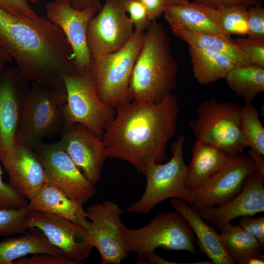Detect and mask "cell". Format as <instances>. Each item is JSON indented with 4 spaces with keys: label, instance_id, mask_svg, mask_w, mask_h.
Listing matches in <instances>:
<instances>
[{
    "label": "cell",
    "instance_id": "obj_47",
    "mask_svg": "<svg viewBox=\"0 0 264 264\" xmlns=\"http://www.w3.org/2000/svg\"><path fill=\"white\" fill-rule=\"evenodd\" d=\"M189 1H195V0H188Z\"/></svg>",
    "mask_w": 264,
    "mask_h": 264
},
{
    "label": "cell",
    "instance_id": "obj_44",
    "mask_svg": "<svg viewBox=\"0 0 264 264\" xmlns=\"http://www.w3.org/2000/svg\"><path fill=\"white\" fill-rule=\"evenodd\" d=\"M264 255L262 253L248 260L246 264H264Z\"/></svg>",
    "mask_w": 264,
    "mask_h": 264
},
{
    "label": "cell",
    "instance_id": "obj_30",
    "mask_svg": "<svg viewBox=\"0 0 264 264\" xmlns=\"http://www.w3.org/2000/svg\"><path fill=\"white\" fill-rule=\"evenodd\" d=\"M247 18L246 8L228 6L215 9L217 23L223 31L231 36L247 34Z\"/></svg>",
    "mask_w": 264,
    "mask_h": 264
},
{
    "label": "cell",
    "instance_id": "obj_1",
    "mask_svg": "<svg viewBox=\"0 0 264 264\" xmlns=\"http://www.w3.org/2000/svg\"><path fill=\"white\" fill-rule=\"evenodd\" d=\"M116 110L102 137L107 157L126 161L142 174L167 158L179 110L176 96L170 93L158 103L132 100Z\"/></svg>",
    "mask_w": 264,
    "mask_h": 264
},
{
    "label": "cell",
    "instance_id": "obj_22",
    "mask_svg": "<svg viewBox=\"0 0 264 264\" xmlns=\"http://www.w3.org/2000/svg\"><path fill=\"white\" fill-rule=\"evenodd\" d=\"M83 206L46 181L36 195L29 200L26 207L29 210L55 214L88 230L90 222Z\"/></svg>",
    "mask_w": 264,
    "mask_h": 264
},
{
    "label": "cell",
    "instance_id": "obj_25",
    "mask_svg": "<svg viewBox=\"0 0 264 264\" xmlns=\"http://www.w3.org/2000/svg\"><path fill=\"white\" fill-rule=\"evenodd\" d=\"M171 30L188 45L223 54L231 59L237 66L251 64L244 52L233 40L216 34L194 32L175 25Z\"/></svg>",
    "mask_w": 264,
    "mask_h": 264
},
{
    "label": "cell",
    "instance_id": "obj_32",
    "mask_svg": "<svg viewBox=\"0 0 264 264\" xmlns=\"http://www.w3.org/2000/svg\"><path fill=\"white\" fill-rule=\"evenodd\" d=\"M247 39L264 42V8L261 5L247 9Z\"/></svg>",
    "mask_w": 264,
    "mask_h": 264
},
{
    "label": "cell",
    "instance_id": "obj_11",
    "mask_svg": "<svg viewBox=\"0 0 264 264\" xmlns=\"http://www.w3.org/2000/svg\"><path fill=\"white\" fill-rule=\"evenodd\" d=\"M256 171L249 155L240 154L232 156L209 179L189 190L187 202L197 209L222 205L240 192L246 178Z\"/></svg>",
    "mask_w": 264,
    "mask_h": 264
},
{
    "label": "cell",
    "instance_id": "obj_34",
    "mask_svg": "<svg viewBox=\"0 0 264 264\" xmlns=\"http://www.w3.org/2000/svg\"><path fill=\"white\" fill-rule=\"evenodd\" d=\"M233 41L244 52L251 64L264 67V42L244 38Z\"/></svg>",
    "mask_w": 264,
    "mask_h": 264
},
{
    "label": "cell",
    "instance_id": "obj_23",
    "mask_svg": "<svg viewBox=\"0 0 264 264\" xmlns=\"http://www.w3.org/2000/svg\"><path fill=\"white\" fill-rule=\"evenodd\" d=\"M232 156L211 144L196 139L191 160L187 166V188L189 191L205 182L221 169Z\"/></svg>",
    "mask_w": 264,
    "mask_h": 264
},
{
    "label": "cell",
    "instance_id": "obj_13",
    "mask_svg": "<svg viewBox=\"0 0 264 264\" xmlns=\"http://www.w3.org/2000/svg\"><path fill=\"white\" fill-rule=\"evenodd\" d=\"M44 170L46 181L83 205L96 193L90 182L59 142L44 143L34 150Z\"/></svg>",
    "mask_w": 264,
    "mask_h": 264
},
{
    "label": "cell",
    "instance_id": "obj_3",
    "mask_svg": "<svg viewBox=\"0 0 264 264\" xmlns=\"http://www.w3.org/2000/svg\"><path fill=\"white\" fill-rule=\"evenodd\" d=\"M177 69L165 28L156 20L151 22L132 71L131 100L160 102L176 88Z\"/></svg>",
    "mask_w": 264,
    "mask_h": 264
},
{
    "label": "cell",
    "instance_id": "obj_42",
    "mask_svg": "<svg viewBox=\"0 0 264 264\" xmlns=\"http://www.w3.org/2000/svg\"><path fill=\"white\" fill-rule=\"evenodd\" d=\"M249 155L253 159L257 171L264 177V155L251 149L248 150Z\"/></svg>",
    "mask_w": 264,
    "mask_h": 264
},
{
    "label": "cell",
    "instance_id": "obj_24",
    "mask_svg": "<svg viewBox=\"0 0 264 264\" xmlns=\"http://www.w3.org/2000/svg\"><path fill=\"white\" fill-rule=\"evenodd\" d=\"M28 230L22 236L7 238L0 242V264H14L15 260L29 254L49 253L65 257L40 229L32 228Z\"/></svg>",
    "mask_w": 264,
    "mask_h": 264
},
{
    "label": "cell",
    "instance_id": "obj_45",
    "mask_svg": "<svg viewBox=\"0 0 264 264\" xmlns=\"http://www.w3.org/2000/svg\"><path fill=\"white\" fill-rule=\"evenodd\" d=\"M165 6L180 4L189 1L188 0H163Z\"/></svg>",
    "mask_w": 264,
    "mask_h": 264
},
{
    "label": "cell",
    "instance_id": "obj_37",
    "mask_svg": "<svg viewBox=\"0 0 264 264\" xmlns=\"http://www.w3.org/2000/svg\"><path fill=\"white\" fill-rule=\"evenodd\" d=\"M242 229L255 237L264 246V217L253 218L251 216L240 217L238 225Z\"/></svg>",
    "mask_w": 264,
    "mask_h": 264
},
{
    "label": "cell",
    "instance_id": "obj_12",
    "mask_svg": "<svg viewBox=\"0 0 264 264\" xmlns=\"http://www.w3.org/2000/svg\"><path fill=\"white\" fill-rule=\"evenodd\" d=\"M124 0H106L90 20L87 44L91 56L115 52L124 47L134 30L125 10Z\"/></svg>",
    "mask_w": 264,
    "mask_h": 264
},
{
    "label": "cell",
    "instance_id": "obj_21",
    "mask_svg": "<svg viewBox=\"0 0 264 264\" xmlns=\"http://www.w3.org/2000/svg\"><path fill=\"white\" fill-rule=\"evenodd\" d=\"M170 25H175L194 32L218 35L233 40L217 23L215 9L188 1L180 4L166 6L163 12Z\"/></svg>",
    "mask_w": 264,
    "mask_h": 264
},
{
    "label": "cell",
    "instance_id": "obj_2",
    "mask_svg": "<svg viewBox=\"0 0 264 264\" xmlns=\"http://www.w3.org/2000/svg\"><path fill=\"white\" fill-rule=\"evenodd\" d=\"M0 41L29 82L66 92V74H78L64 33L47 18H23L0 9Z\"/></svg>",
    "mask_w": 264,
    "mask_h": 264
},
{
    "label": "cell",
    "instance_id": "obj_19",
    "mask_svg": "<svg viewBox=\"0 0 264 264\" xmlns=\"http://www.w3.org/2000/svg\"><path fill=\"white\" fill-rule=\"evenodd\" d=\"M0 161L8 174V184L29 200L46 182L44 167L34 150L16 144Z\"/></svg>",
    "mask_w": 264,
    "mask_h": 264
},
{
    "label": "cell",
    "instance_id": "obj_43",
    "mask_svg": "<svg viewBox=\"0 0 264 264\" xmlns=\"http://www.w3.org/2000/svg\"><path fill=\"white\" fill-rule=\"evenodd\" d=\"M12 61V57L0 41V74L6 68L5 65Z\"/></svg>",
    "mask_w": 264,
    "mask_h": 264
},
{
    "label": "cell",
    "instance_id": "obj_27",
    "mask_svg": "<svg viewBox=\"0 0 264 264\" xmlns=\"http://www.w3.org/2000/svg\"><path fill=\"white\" fill-rule=\"evenodd\" d=\"M220 230L219 236L222 244L235 264H246L252 257L262 253L264 246L239 225L229 222Z\"/></svg>",
    "mask_w": 264,
    "mask_h": 264
},
{
    "label": "cell",
    "instance_id": "obj_39",
    "mask_svg": "<svg viewBox=\"0 0 264 264\" xmlns=\"http://www.w3.org/2000/svg\"><path fill=\"white\" fill-rule=\"evenodd\" d=\"M198 3L214 9L228 6H238L248 8L261 5L263 0H195Z\"/></svg>",
    "mask_w": 264,
    "mask_h": 264
},
{
    "label": "cell",
    "instance_id": "obj_38",
    "mask_svg": "<svg viewBox=\"0 0 264 264\" xmlns=\"http://www.w3.org/2000/svg\"><path fill=\"white\" fill-rule=\"evenodd\" d=\"M14 264H74L65 257L53 255L49 253H39L34 254L29 258L23 257L18 259Z\"/></svg>",
    "mask_w": 264,
    "mask_h": 264
},
{
    "label": "cell",
    "instance_id": "obj_7",
    "mask_svg": "<svg viewBox=\"0 0 264 264\" xmlns=\"http://www.w3.org/2000/svg\"><path fill=\"white\" fill-rule=\"evenodd\" d=\"M186 136L177 135L171 144V159L165 164L154 163L147 168L144 192L125 212L145 214L162 201L177 198L187 202L189 191L186 186L187 165L183 157Z\"/></svg>",
    "mask_w": 264,
    "mask_h": 264
},
{
    "label": "cell",
    "instance_id": "obj_33",
    "mask_svg": "<svg viewBox=\"0 0 264 264\" xmlns=\"http://www.w3.org/2000/svg\"><path fill=\"white\" fill-rule=\"evenodd\" d=\"M0 165V209H20L27 206V199L16 192L2 178Z\"/></svg>",
    "mask_w": 264,
    "mask_h": 264
},
{
    "label": "cell",
    "instance_id": "obj_31",
    "mask_svg": "<svg viewBox=\"0 0 264 264\" xmlns=\"http://www.w3.org/2000/svg\"><path fill=\"white\" fill-rule=\"evenodd\" d=\"M26 207L20 209H0V235L22 234L28 229L26 225Z\"/></svg>",
    "mask_w": 264,
    "mask_h": 264
},
{
    "label": "cell",
    "instance_id": "obj_20",
    "mask_svg": "<svg viewBox=\"0 0 264 264\" xmlns=\"http://www.w3.org/2000/svg\"><path fill=\"white\" fill-rule=\"evenodd\" d=\"M171 204L187 221L192 228L200 247L214 264H234L220 239L219 234L199 216L197 209L181 199L172 198Z\"/></svg>",
    "mask_w": 264,
    "mask_h": 264
},
{
    "label": "cell",
    "instance_id": "obj_36",
    "mask_svg": "<svg viewBox=\"0 0 264 264\" xmlns=\"http://www.w3.org/2000/svg\"><path fill=\"white\" fill-rule=\"evenodd\" d=\"M0 9L23 18L38 16L26 0H0Z\"/></svg>",
    "mask_w": 264,
    "mask_h": 264
},
{
    "label": "cell",
    "instance_id": "obj_18",
    "mask_svg": "<svg viewBox=\"0 0 264 264\" xmlns=\"http://www.w3.org/2000/svg\"><path fill=\"white\" fill-rule=\"evenodd\" d=\"M197 210L204 220L220 230L236 218L264 212V177L255 171L246 178L241 191L233 199L221 206Z\"/></svg>",
    "mask_w": 264,
    "mask_h": 264
},
{
    "label": "cell",
    "instance_id": "obj_26",
    "mask_svg": "<svg viewBox=\"0 0 264 264\" xmlns=\"http://www.w3.org/2000/svg\"><path fill=\"white\" fill-rule=\"evenodd\" d=\"M193 65V71L197 81L206 85L224 78L227 73L237 66L228 57L216 52L188 45Z\"/></svg>",
    "mask_w": 264,
    "mask_h": 264
},
{
    "label": "cell",
    "instance_id": "obj_46",
    "mask_svg": "<svg viewBox=\"0 0 264 264\" xmlns=\"http://www.w3.org/2000/svg\"><path fill=\"white\" fill-rule=\"evenodd\" d=\"M27 2L36 3L39 1L42 0H26Z\"/></svg>",
    "mask_w": 264,
    "mask_h": 264
},
{
    "label": "cell",
    "instance_id": "obj_8",
    "mask_svg": "<svg viewBox=\"0 0 264 264\" xmlns=\"http://www.w3.org/2000/svg\"><path fill=\"white\" fill-rule=\"evenodd\" d=\"M242 108L239 104L219 103L214 99L203 102L198 110L197 118L189 123L196 139L230 156L241 154L247 147L241 126Z\"/></svg>",
    "mask_w": 264,
    "mask_h": 264
},
{
    "label": "cell",
    "instance_id": "obj_28",
    "mask_svg": "<svg viewBox=\"0 0 264 264\" xmlns=\"http://www.w3.org/2000/svg\"><path fill=\"white\" fill-rule=\"evenodd\" d=\"M229 88L245 104H251L257 95L264 92V67L249 64L236 66L224 78Z\"/></svg>",
    "mask_w": 264,
    "mask_h": 264
},
{
    "label": "cell",
    "instance_id": "obj_16",
    "mask_svg": "<svg viewBox=\"0 0 264 264\" xmlns=\"http://www.w3.org/2000/svg\"><path fill=\"white\" fill-rule=\"evenodd\" d=\"M29 83L17 66L0 74V161L16 145Z\"/></svg>",
    "mask_w": 264,
    "mask_h": 264
},
{
    "label": "cell",
    "instance_id": "obj_9",
    "mask_svg": "<svg viewBox=\"0 0 264 264\" xmlns=\"http://www.w3.org/2000/svg\"><path fill=\"white\" fill-rule=\"evenodd\" d=\"M67 101L61 108L63 131L74 123L81 124L101 138L115 110L103 103L95 90L90 72L84 75L66 74L63 77Z\"/></svg>",
    "mask_w": 264,
    "mask_h": 264
},
{
    "label": "cell",
    "instance_id": "obj_4",
    "mask_svg": "<svg viewBox=\"0 0 264 264\" xmlns=\"http://www.w3.org/2000/svg\"><path fill=\"white\" fill-rule=\"evenodd\" d=\"M129 253L137 255L136 263L145 264L156 248L186 250L196 255V237L185 219L177 211L162 212L146 225L136 229L124 227Z\"/></svg>",
    "mask_w": 264,
    "mask_h": 264
},
{
    "label": "cell",
    "instance_id": "obj_41",
    "mask_svg": "<svg viewBox=\"0 0 264 264\" xmlns=\"http://www.w3.org/2000/svg\"><path fill=\"white\" fill-rule=\"evenodd\" d=\"M69 1L71 6L78 10L88 6H95L100 11L102 7L100 0H69Z\"/></svg>",
    "mask_w": 264,
    "mask_h": 264
},
{
    "label": "cell",
    "instance_id": "obj_15",
    "mask_svg": "<svg viewBox=\"0 0 264 264\" xmlns=\"http://www.w3.org/2000/svg\"><path fill=\"white\" fill-rule=\"evenodd\" d=\"M25 222L28 229H40L49 242L74 264H81L88 259L93 248L88 242V231L86 228L61 217L28 210Z\"/></svg>",
    "mask_w": 264,
    "mask_h": 264
},
{
    "label": "cell",
    "instance_id": "obj_6",
    "mask_svg": "<svg viewBox=\"0 0 264 264\" xmlns=\"http://www.w3.org/2000/svg\"><path fill=\"white\" fill-rule=\"evenodd\" d=\"M144 35L145 32L134 30L128 43L118 51L91 56L90 72L96 94L101 101L115 110L132 101L130 83Z\"/></svg>",
    "mask_w": 264,
    "mask_h": 264
},
{
    "label": "cell",
    "instance_id": "obj_14",
    "mask_svg": "<svg viewBox=\"0 0 264 264\" xmlns=\"http://www.w3.org/2000/svg\"><path fill=\"white\" fill-rule=\"evenodd\" d=\"M47 19L64 33L72 49L75 66L80 75L90 72V58L87 39L90 19L99 9L88 6L73 8L69 0H54L46 5Z\"/></svg>",
    "mask_w": 264,
    "mask_h": 264
},
{
    "label": "cell",
    "instance_id": "obj_17",
    "mask_svg": "<svg viewBox=\"0 0 264 264\" xmlns=\"http://www.w3.org/2000/svg\"><path fill=\"white\" fill-rule=\"evenodd\" d=\"M59 141L86 178L96 185L101 178L102 167L107 158L103 141L90 130L74 123L62 132Z\"/></svg>",
    "mask_w": 264,
    "mask_h": 264
},
{
    "label": "cell",
    "instance_id": "obj_5",
    "mask_svg": "<svg viewBox=\"0 0 264 264\" xmlns=\"http://www.w3.org/2000/svg\"><path fill=\"white\" fill-rule=\"evenodd\" d=\"M66 91L32 82L22 115L16 144L32 150L45 138L61 133L64 127L61 107L66 102Z\"/></svg>",
    "mask_w": 264,
    "mask_h": 264
},
{
    "label": "cell",
    "instance_id": "obj_40",
    "mask_svg": "<svg viewBox=\"0 0 264 264\" xmlns=\"http://www.w3.org/2000/svg\"><path fill=\"white\" fill-rule=\"evenodd\" d=\"M136 0L144 6L151 22L156 21L164 12L165 5L163 0Z\"/></svg>",
    "mask_w": 264,
    "mask_h": 264
},
{
    "label": "cell",
    "instance_id": "obj_29",
    "mask_svg": "<svg viewBox=\"0 0 264 264\" xmlns=\"http://www.w3.org/2000/svg\"><path fill=\"white\" fill-rule=\"evenodd\" d=\"M241 126L247 147L264 155V128L258 110L251 104L242 106Z\"/></svg>",
    "mask_w": 264,
    "mask_h": 264
},
{
    "label": "cell",
    "instance_id": "obj_10",
    "mask_svg": "<svg viewBox=\"0 0 264 264\" xmlns=\"http://www.w3.org/2000/svg\"><path fill=\"white\" fill-rule=\"evenodd\" d=\"M86 211L90 220L88 241L98 251L100 264H120L129 254L121 220L124 211L113 201L104 200L91 204Z\"/></svg>",
    "mask_w": 264,
    "mask_h": 264
},
{
    "label": "cell",
    "instance_id": "obj_35",
    "mask_svg": "<svg viewBox=\"0 0 264 264\" xmlns=\"http://www.w3.org/2000/svg\"><path fill=\"white\" fill-rule=\"evenodd\" d=\"M124 3L126 11L130 14L129 18L134 30L146 31L151 21L144 6L136 0H124Z\"/></svg>",
    "mask_w": 264,
    "mask_h": 264
}]
</instances>
